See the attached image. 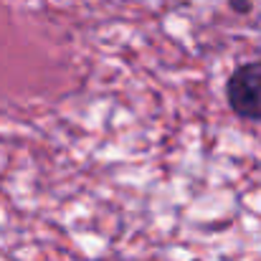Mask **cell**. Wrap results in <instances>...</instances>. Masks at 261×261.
Listing matches in <instances>:
<instances>
[{
	"label": "cell",
	"mask_w": 261,
	"mask_h": 261,
	"mask_svg": "<svg viewBox=\"0 0 261 261\" xmlns=\"http://www.w3.org/2000/svg\"><path fill=\"white\" fill-rule=\"evenodd\" d=\"M226 101L241 119L261 122V59L236 66L226 82Z\"/></svg>",
	"instance_id": "cell-1"
}]
</instances>
